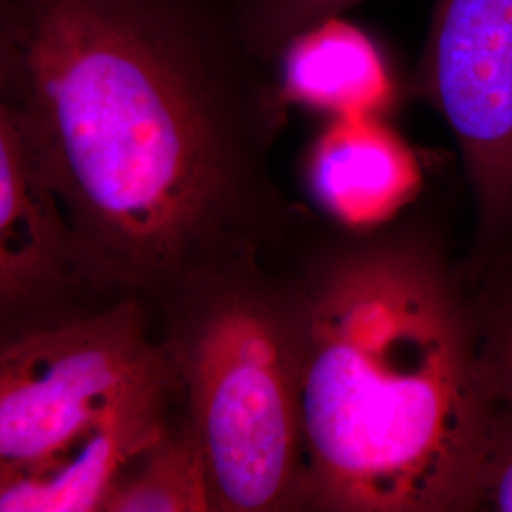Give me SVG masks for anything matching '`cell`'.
Listing matches in <instances>:
<instances>
[{
	"instance_id": "10",
	"label": "cell",
	"mask_w": 512,
	"mask_h": 512,
	"mask_svg": "<svg viewBox=\"0 0 512 512\" xmlns=\"http://www.w3.org/2000/svg\"><path fill=\"white\" fill-rule=\"evenodd\" d=\"M241 23L253 48L264 59L323 19L342 16L365 0H238Z\"/></svg>"
},
{
	"instance_id": "2",
	"label": "cell",
	"mask_w": 512,
	"mask_h": 512,
	"mask_svg": "<svg viewBox=\"0 0 512 512\" xmlns=\"http://www.w3.org/2000/svg\"><path fill=\"white\" fill-rule=\"evenodd\" d=\"M296 499L325 511H480L495 399L480 308L420 241L330 260L289 325Z\"/></svg>"
},
{
	"instance_id": "11",
	"label": "cell",
	"mask_w": 512,
	"mask_h": 512,
	"mask_svg": "<svg viewBox=\"0 0 512 512\" xmlns=\"http://www.w3.org/2000/svg\"><path fill=\"white\" fill-rule=\"evenodd\" d=\"M482 361L495 399L512 404V281L478 300Z\"/></svg>"
},
{
	"instance_id": "1",
	"label": "cell",
	"mask_w": 512,
	"mask_h": 512,
	"mask_svg": "<svg viewBox=\"0 0 512 512\" xmlns=\"http://www.w3.org/2000/svg\"><path fill=\"white\" fill-rule=\"evenodd\" d=\"M238 0H0L27 116L93 270L173 266L255 165L270 103Z\"/></svg>"
},
{
	"instance_id": "8",
	"label": "cell",
	"mask_w": 512,
	"mask_h": 512,
	"mask_svg": "<svg viewBox=\"0 0 512 512\" xmlns=\"http://www.w3.org/2000/svg\"><path fill=\"white\" fill-rule=\"evenodd\" d=\"M283 101L340 116H380L395 99V80L378 44L342 16L323 19L279 52Z\"/></svg>"
},
{
	"instance_id": "12",
	"label": "cell",
	"mask_w": 512,
	"mask_h": 512,
	"mask_svg": "<svg viewBox=\"0 0 512 512\" xmlns=\"http://www.w3.org/2000/svg\"><path fill=\"white\" fill-rule=\"evenodd\" d=\"M480 509L512 512V404L501 399H495L480 467Z\"/></svg>"
},
{
	"instance_id": "5",
	"label": "cell",
	"mask_w": 512,
	"mask_h": 512,
	"mask_svg": "<svg viewBox=\"0 0 512 512\" xmlns=\"http://www.w3.org/2000/svg\"><path fill=\"white\" fill-rule=\"evenodd\" d=\"M416 88L458 141L480 245L512 232V0H437Z\"/></svg>"
},
{
	"instance_id": "13",
	"label": "cell",
	"mask_w": 512,
	"mask_h": 512,
	"mask_svg": "<svg viewBox=\"0 0 512 512\" xmlns=\"http://www.w3.org/2000/svg\"><path fill=\"white\" fill-rule=\"evenodd\" d=\"M509 279H511V281H512V272H511V275H509Z\"/></svg>"
},
{
	"instance_id": "3",
	"label": "cell",
	"mask_w": 512,
	"mask_h": 512,
	"mask_svg": "<svg viewBox=\"0 0 512 512\" xmlns=\"http://www.w3.org/2000/svg\"><path fill=\"white\" fill-rule=\"evenodd\" d=\"M169 366L133 304L38 330L0 355V478L35 512L101 511L162 439Z\"/></svg>"
},
{
	"instance_id": "9",
	"label": "cell",
	"mask_w": 512,
	"mask_h": 512,
	"mask_svg": "<svg viewBox=\"0 0 512 512\" xmlns=\"http://www.w3.org/2000/svg\"><path fill=\"white\" fill-rule=\"evenodd\" d=\"M131 467L114 484L101 511H213L202 442L192 423L167 429Z\"/></svg>"
},
{
	"instance_id": "4",
	"label": "cell",
	"mask_w": 512,
	"mask_h": 512,
	"mask_svg": "<svg viewBox=\"0 0 512 512\" xmlns=\"http://www.w3.org/2000/svg\"><path fill=\"white\" fill-rule=\"evenodd\" d=\"M186 376L213 511L294 503L298 412L289 325L253 300H228L198 330Z\"/></svg>"
},
{
	"instance_id": "6",
	"label": "cell",
	"mask_w": 512,
	"mask_h": 512,
	"mask_svg": "<svg viewBox=\"0 0 512 512\" xmlns=\"http://www.w3.org/2000/svg\"><path fill=\"white\" fill-rule=\"evenodd\" d=\"M61 198L23 110L0 105V294L10 308L42 291L69 255Z\"/></svg>"
},
{
	"instance_id": "7",
	"label": "cell",
	"mask_w": 512,
	"mask_h": 512,
	"mask_svg": "<svg viewBox=\"0 0 512 512\" xmlns=\"http://www.w3.org/2000/svg\"><path fill=\"white\" fill-rule=\"evenodd\" d=\"M308 177L327 213L351 228H370L418 194L421 167L380 116H340L311 148Z\"/></svg>"
}]
</instances>
